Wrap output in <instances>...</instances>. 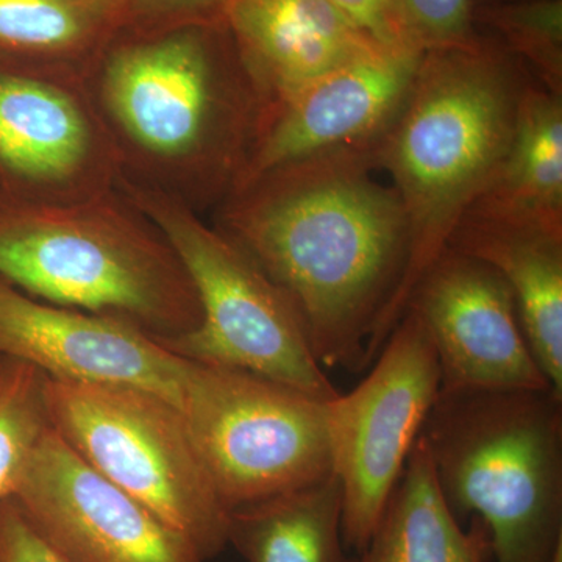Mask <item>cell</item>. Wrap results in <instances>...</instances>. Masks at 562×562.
Instances as JSON below:
<instances>
[{
	"mask_svg": "<svg viewBox=\"0 0 562 562\" xmlns=\"http://www.w3.org/2000/svg\"><path fill=\"white\" fill-rule=\"evenodd\" d=\"M372 41L390 49L414 47L409 43L398 10L397 0H328Z\"/></svg>",
	"mask_w": 562,
	"mask_h": 562,
	"instance_id": "obj_26",
	"label": "cell"
},
{
	"mask_svg": "<svg viewBox=\"0 0 562 562\" xmlns=\"http://www.w3.org/2000/svg\"><path fill=\"white\" fill-rule=\"evenodd\" d=\"M13 498L69 562H206L183 536L94 471L52 424Z\"/></svg>",
	"mask_w": 562,
	"mask_h": 562,
	"instance_id": "obj_11",
	"label": "cell"
},
{
	"mask_svg": "<svg viewBox=\"0 0 562 562\" xmlns=\"http://www.w3.org/2000/svg\"><path fill=\"white\" fill-rule=\"evenodd\" d=\"M228 0H127L132 31H162L192 24H224Z\"/></svg>",
	"mask_w": 562,
	"mask_h": 562,
	"instance_id": "obj_24",
	"label": "cell"
},
{
	"mask_svg": "<svg viewBox=\"0 0 562 562\" xmlns=\"http://www.w3.org/2000/svg\"><path fill=\"white\" fill-rule=\"evenodd\" d=\"M117 190L171 243L201 302L198 328L158 338L184 360L239 369L328 402L339 394L310 346L288 295L203 214L133 181Z\"/></svg>",
	"mask_w": 562,
	"mask_h": 562,
	"instance_id": "obj_6",
	"label": "cell"
},
{
	"mask_svg": "<svg viewBox=\"0 0 562 562\" xmlns=\"http://www.w3.org/2000/svg\"><path fill=\"white\" fill-rule=\"evenodd\" d=\"M40 369L0 357V502L13 497L25 465L50 427Z\"/></svg>",
	"mask_w": 562,
	"mask_h": 562,
	"instance_id": "obj_22",
	"label": "cell"
},
{
	"mask_svg": "<svg viewBox=\"0 0 562 562\" xmlns=\"http://www.w3.org/2000/svg\"><path fill=\"white\" fill-rule=\"evenodd\" d=\"M520 2V0H473V7L490 5V3Z\"/></svg>",
	"mask_w": 562,
	"mask_h": 562,
	"instance_id": "obj_27",
	"label": "cell"
},
{
	"mask_svg": "<svg viewBox=\"0 0 562 562\" xmlns=\"http://www.w3.org/2000/svg\"><path fill=\"white\" fill-rule=\"evenodd\" d=\"M422 55L413 47H376L273 106L233 192L302 158L375 144L401 113Z\"/></svg>",
	"mask_w": 562,
	"mask_h": 562,
	"instance_id": "obj_14",
	"label": "cell"
},
{
	"mask_svg": "<svg viewBox=\"0 0 562 562\" xmlns=\"http://www.w3.org/2000/svg\"><path fill=\"white\" fill-rule=\"evenodd\" d=\"M439 392L435 346L419 314L408 308L371 373L353 391L325 402L347 549L361 553L371 541Z\"/></svg>",
	"mask_w": 562,
	"mask_h": 562,
	"instance_id": "obj_9",
	"label": "cell"
},
{
	"mask_svg": "<svg viewBox=\"0 0 562 562\" xmlns=\"http://www.w3.org/2000/svg\"><path fill=\"white\" fill-rule=\"evenodd\" d=\"M0 562H69L31 522L13 497L0 502Z\"/></svg>",
	"mask_w": 562,
	"mask_h": 562,
	"instance_id": "obj_25",
	"label": "cell"
},
{
	"mask_svg": "<svg viewBox=\"0 0 562 562\" xmlns=\"http://www.w3.org/2000/svg\"><path fill=\"white\" fill-rule=\"evenodd\" d=\"M224 24L262 102V116L380 44L328 0H228Z\"/></svg>",
	"mask_w": 562,
	"mask_h": 562,
	"instance_id": "obj_15",
	"label": "cell"
},
{
	"mask_svg": "<svg viewBox=\"0 0 562 562\" xmlns=\"http://www.w3.org/2000/svg\"><path fill=\"white\" fill-rule=\"evenodd\" d=\"M117 177L83 80L0 60V192L79 202L113 190Z\"/></svg>",
	"mask_w": 562,
	"mask_h": 562,
	"instance_id": "obj_10",
	"label": "cell"
},
{
	"mask_svg": "<svg viewBox=\"0 0 562 562\" xmlns=\"http://www.w3.org/2000/svg\"><path fill=\"white\" fill-rule=\"evenodd\" d=\"M420 439L454 517H476L495 562H547L562 539V397L439 394Z\"/></svg>",
	"mask_w": 562,
	"mask_h": 562,
	"instance_id": "obj_5",
	"label": "cell"
},
{
	"mask_svg": "<svg viewBox=\"0 0 562 562\" xmlns=\"http://www.w3.org/2000/svg\"><path fill=\"white\" fill-rule=\"evenodd\" d=\"M125 22L127 0H0V60L83 80Z\"/></svg>",
	"mask_w": 562,
	"mask_h": 562,
	"instance_id": "obj_19",
	"label": "cell"
},
{
	"mask_svg": "<svg viewBox=\"0 0 562 562\" xmlns=\"http://www.w3.org/2000/svg\"><path fill=\"white\" fill-rule=\"evenodd\" d=\"M0 279L38 301L157 338L199 327L201 302L160 228L117 188L69 203L0 192Z\"/></svg>",
	"mask_w": 562,
	"mask_h": 562,
	"instance_id": "obj_4",
	"label": "cell"
},
{
	"mask_svg": "<svg viewBox=\"0 0 562 562\" xmlns=\"http://www.w3.org/2000/svg\"><path fill=\"white\" fill-rule=\"evenodd\" d=\"M482 33V32H480ZM530 72L482 33L473 46L427 50L401 113L373 147L376 171L390 173L408 235L401 286L369 342L382 350L414 288L449 247L465 211L508 150Z\"/></svg>",
	"mask_w": 562,
	"mask_h": 562,
	"instance_id": "obj_3",
	"label": "cell"
},
{
	"mask_svg": "<svg viewBox=\"0 0 562 562\" xmlns=\"http://www.w3.org/2000/svg\"><path fill=\"white\" fill-rule=\"evenodd\" d=\"M409 43L422 52L473 46L482 38L473 0H397Z\"/></svg>",
	"mask_w": 562,
	"mask_h": 562,
	"instance_id": "obj_23",
	"label": "cell"
},
{
	"mask_svg": "<svg viewBox=\"0 0 562 562\" xmlns=\"http://www.w3.org/2000/svg\"><path fill=\"white\" fill-rule=\"evenodd\" d=\"M447 249L483 261L506 281L532 355L562 397V232L464 214Z\"/></svg>",
	"mask_w": 562,
	"mask_h": 562,
	"instance_id": "obj_16",
	"label": "cell"
},
{
	"mask_svg": "<svg viewBox=\"0 0 562 562\" xmlns=\"http://www.w3.org/2000/svg\"><path fill=\"white\" fill-rule=\"evenodd\" d=\"M375 144L262 173L213 222L288 295L322 368L360 372L408 261L394 188L375 179Z\"/></svg>",
	"mask_w": 562,
	"mask_h": 562,
	"instance_id": "obj_1",
	"label": "cell"
},
{
	"mask_svg": "<svg viewBox=\"0 0 562 562\" xmlns=\"http://www.w3.org/2000/svg\"><path fill=\"white\" fill-rule=\"evenodd\" d=\"M490 554L484 525L472 517L464 530L447 505L419 435L358 562H487Z\"/></svg>",
	"mask_w": 562,
	"mask_h": 562,
	"instance_id": "obj_18",
	"label": "cell"
},
{
	"mask_svg": "<svg viewBox=\"0 0 562 562\" xmlns=\"http://www.w3.org/2000/svg\"><path fill=\"white\" fill-rule=\"evenodd\" d=\"M83 88L120 177L206 213L238 183L262 102L225 24L124 27Z\"/></svg>",
	"mask_w": 562,
	"mask_h": 562,
	"instance_id": "obj_2",
	"label": "cell"
},
{
	"mask_svg": "<svg viewBox=\"0 0 562 562\" xmlns=\"http://www.w3.org/2000/svg\"><path fill=\"white\" fill-rule=\"evenodd\" d=\"M465 214L562 232V98L532 77L520 94L508 150Z\"/></svg>",
	"mask_w": 562,
	"mask_h": 562,
	"instance_id": "obj_17",
	"label": "cell"
},
{
	"mask_svg": "<svg viewBox=\"0 0 562 562\" xmlns=\"http://www.w3.org/2000/svg\"><path fill=\"white\" fill-rule=\"evenodd\" d=\"M46 401L52 427L103 479L183 536L203 560L224 552L231 512L176 405L135 387L49 376Z\"/></svg>",
	"mask_w": 562,
	"mask_h": 562,
	"instance_id": "obj_7",
	"label": "cell"
},
{
	"mask_svg": "<svg viewBox=\"0 0 562 562\" xmlns=\"http://www.w3.org/2000/svg\"><path fill=\"white\" fill-rule=\"evenodd\" d=\"M0 357L61 382L150 392L179 409L191 366L136 325L38 301L2 279Z\"/></svg>",
	"mask_w": 562,
	"mask_h": 562,
	"instance_id": "obj_13",
	"label": "cell"
},
{
	"mask_svg": "<svg viewBox=\"0 0 562 562\" xmlns=\"http://www.w3.org/2000/svg\"><path fill=\"white\" fill-rule=\"evenodd\" d=\"M473 22L522 63L536 83L562 98V0L476 5Z\"/></svg>",
	"mask_w": 562,
	"mask_h": 562,
	"instance_id": "obj_21",
	"label": "cell"
},
{
	"mask_svg": "<svg viewBox=\"0 0 562 562\" xmlns=\"http://www.w3.org/2000/svg\"><path fill=\"white\" fill-rule=\"evenodd\" d=\"M408 308L419 314L435 346L439 394L552 390L513 291L483 261L447 249L414 288Z\"/></svg>",
	"mask_w": 562,
	"mask_h": 562,
	"instance_id": "obj_12",
	"label": "cell"
},
{
	"mask_svg": "<svg viewBox=\"0 0 562 562\" xmlns=\"http://www.w3.org/2000/svg\"><path fill=\"white\" fill-rule=\"evenodd\" d=\"M180 412L228 512L333 473L325 402L312 395L191 361Z\"/></svg>",
	"mask_w": 562,
	"mask_h": 562,
	"instance_id": "obj_8",
	"label": "cell"
},
{
	"mask_svg": "<svg viewBox=\"0 0 562 562\" xmlns=\"http://www.w3.org/2000/svg\"><path fill=\"white\" fill-rule=\"evenodd\" d=\"M228 543L246 562H351L338 476L232 509Z\"/></svg>",
	"mask_w": 562,
	"mask_h": 562,
	"instance_id": "obj_20",
	"label": "cell"
}]
</instances>
